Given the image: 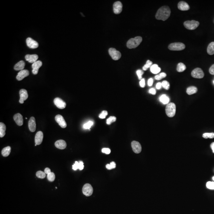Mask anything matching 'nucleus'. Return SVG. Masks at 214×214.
<instances>
[{"label":"nucleus","instance_id":"f257e3e1","mask_svg":"<svg viewBox=\"0 0 214 214\" xmlns=\"http://www.w3.org/2000/svg\"><path fill=\"white\" fill-rule=\"evenodd\" d=\"M170 10L168 6H163L161 7L156 13L155 17L158 20L165 21L170 15Z\"/></svg>","mask_w":214,"mask_h":214},{"label":"nucleus","instance_id":"f03ea898","mask_svg":"<svg viewBox=\"0 0 214 214\" xmlns=\"http://www.w3.org/2000/svg\"><path fill=\"white\" fill-rule=\"evenodd\" d=\"M142 41V39L140 36L135 37L134 38H132L128 41L126 46L129 49L135 48L140 45Z\"/></svg>","mask_w":214,"mask_h":214},{"label":"nucleus","instance_id":"7ed1b4c3","mask_svg":"<svg viewBox=\"0 0 214 214\" xmlns=\"http://www.w3.org/2000/svg\"><path fill=\"white\" fill-rule=\"evenodd\" d=\"M176 107L173 103H170L167 104L165 108L167 115L170 117H173L176 113Z\"/></svg>","mask_w":214,"mask_h":214},{"label":"nucleus","instance_id":"20e7f679","mask_svg":"<svg viewBox=\"0 0 214 214\" xmlns=\"http://www.w3.org/2000/svg\"><path fill=\"white\" fill-rule=\"evenodd\" d=\"M168 49L173 51H180L184 49L185 45L182 43H172L168 46Z\"/></svg>","mask_w":214,"mask_h":214},{"label":"nucleus","instance_id":"39448f33","mask_svg":"<svg viewBox=\"0 0 214 214\" xmlns=\"http://www.w3.org/2000/svg\"><path fill=\"white\" fill-rule=\"evenodd\" d=\"M183 25L185 28L192 30L197 28L199 25V23L195 20L187 21H185Z\"/></svg>","mask_w":214,"mask_h":214},{"label":"nucleus","instance_id":"423d86ee","mask_svg":"<svg viewBox=\"0 0 214 214\" xmlns=\"http://www.w3.org/2000/svg\"><path fill=\"white\" fill-rule=\"evenodd\" d=\"M109 53L110 56H111L112 59L114 60H119L121 57V54L120 52L117 51L116 49L114 48H110L109 50Z\"/></svg>","mask_w":214,"mask_h":214},{"label":"nucleus","instance_id":"0eeeda50","mask_svg":"<svg viewBox=\"0 0 214 214\" xmlns=\"http://www.w3.org/2000/svg\"><path fill=\"white\" fill-rule=\"evenodd\" d=\"M83 194L86 196H91L93 192V189L92 185L89 183H86L84 185L82 189Z\"/></svg>","mask_w":214,"mask_h":214},{"label":"nucleus","instance_id":"6e6552de","mask_svg":"<svg viewBox=\"0 0 214 214\" xmlns=\"http://www.w3.org/2000/svg\"><path fill=\"white\" fill-rule=\"evenodd\" d=\"M192 76L195 78H203L204 76L203 71L200 68H196L192 71L191 73Z\"/></svg>","mask_w":214,"mask_h":214},{"label":"nucleus","instance_id":"1a4fd4ad","mask_svg":"<svg viewBox=\"0 0 214 214\" xmlns=\"http://www.w3.org/2000/svg\"><path fill=\"white\" fill-rule=\"evenodd\" d=\"M131 146L134 152L136 153H139L142 151V146L139 142L133 141L132 142Z\"/></svg>","mask_w":214,"mask_h":214},{"label":"nucleus","instance_id":"9d476101","mask_svg":"<svg viewBox=\"0 0 214 214\" xmlns=\"http://www.w3.org/2000/svg\"><path fill=\"white\" fill-rule=\"evenodd\" d=\"M54 102L56 107L60 109H63L65 108L66 106L65 102L59 98H55L54 100Z\"/></svg>","mask_w":214,"mask_h":214},{"label":"nucleus","instance_id":"9b49d317","mask_svg":"<svg viewBox=\"0 0 214 214\" xmlns=\"http://www.w3.org/2000/svg\"><path fill=\"white\" fill-rule=\"evenodd\" d=\"M55 120L62 128L66 127L67 123L63 118V117L60 115H58L55 117Z\"/></svg>","mask_w":214,"mask_h":214},{"label":"nucleus","instance_id":"f8f14e48","mask_svg":"<svg viewBox=\"0 0 214 214\" xmlns=\"http://www.w3.org/2000/svg\"><path fill=\"white\" fill-rule=\"evenodd\" d=\"M26 43L28 47L31 49H35L38 48L39 46L38 43L30 37L27 38L26 39Z\"/></svg>","mask_w":214,"mask_h":214},{"label":"nucleus","instance_id":"ddd939ff","mask_svg":"<svg viewBox=\"0 0 214 214\" xmlns=\"http://www.w3.org/2000/svg\"><path fill=\"white\" fill-rule=\"evenodd\" d=\"M122 4L120 1H117L113 5V12L116 14H118L122 12Z\"/></svg>","mask_w":214,"mask_h":214},{"label":"nucleus","instance_id":"4468645a","mask_svg":"<svg viewBox=\"0 0 214 214\" xmlns=\"http://www.w3.org/2000/svg\"><path fill=\"white\" fill-rule=\"evenodd\" d=\"M19 95H20L19 103L20 104H23L24 101L28 99V92L24 89H22L19 91Z\"/></svg>","mask_w":214,"mask_h":214},{"label":"nucleus","instance_id":"2eb2a0df","mask_svg":"<svg viewBox=\"0 0 214 214\" xmlns=\"http://www.w3.org/2000/svg\"><path fill=\"white\" fill-rule=\"evenodd\" d=\"M30 74V72L28 70L24 69L19 71L16 76V79L18 81H21Z\"/></svg>","mask_w":214,"mask_h":214},{"label":"nucleus","instance_id":"dca6fc26","mask_svg":"<svg viewBox=\"0 0 214 214\" xmlns=\"http://www.w3.org/2000/svg\"><path fill=\"white\" fill-rule=\"evenodd\" d=\"M42 61H37L33 63L32 65V67L33 68L32 73L34 75H37L38 74L39 69L42 66Z\"/></svg>","mask_w":214,"mask_h":214},{"label":"nucleus","instance_id":"f3484780","mask_svg":"<svg viewBox=\"0 0 214 214\" xmlns=\"http://www.w3.org/2000/svg\"><path fill=\"white\" fill-rule=\"evenodd\" d=\"M29 128L31 132H34L36 128V124L35 117H32L30 119L28 122Z\"/></svg>","mask_w":214,"mask_h":214},{"label":"nucleus","instance_id":"a211bd4d","mask_svg":"<svg viewBox=\"0 0 214 214\" xmlns=\"http://www.w3.org/2000/svg\"><path fill=\"white\" fill-rule=\"evenodd\" d=\"M43 134L41 131H39L36 134L35 137V143L36 144L39 145L41 144L43 142Z\"/></svg>","mask_w":214,"mask_h":214},{"label":"nucleus","instance_id":"6ab92c4d","mask_svg":"<svg viewBox=\"0 0 214 214\" xmlns=\"http://www.w3.org/2000/svg\"><path fill=\"white\" fill-rule=\"evenodd\" d=\"M14 119L18 125L19 126L22 125L23 124V118L21 114L19 113L15 114L14 116Z\"/></svg>","mask_w":214,"mask_h":214},{"label":"nucleus","instance_id":"aec40b11","mask_svg":"<svg viewBox=\"0 0 214 214\" xmlns=\"http://www.w3.org/2000/svg\"><path fill=\"white\" fill-rule=\"evenodd\" d=\"M178 7L180 10L186 11L190 9V7L188 3L184 1H181L178 3Z\"/></svg>","mask_w":214,"mask_h":214},{"label":"nucleus","instance_id":"412c9836","mask_svg":"<svg viewBox=\"0 0 214 214\" xmlns=\"http://www.w3.org/2000/svg\"><path fill=\"white\" fill-rule=\"evenodd\" d=\"M25 59L29 62L31 63H34L37 61V60L38 59V56L37 54H28L25 56Z\"/></svg>","mask_w":214,"mask_h":214},{"label":"nucleus","instance_id":"4be33fe9","mask_svg":"<svg viewBox=\"0 0 214 214\" xmlns=\"http://www.w3.org/2000/svg\"><path fill=\"white\" fill-rule=\"evenodd\" d=\"M55 145L56 148L61 150L65 149L67 146L66 143L65 141L62 140L57 141L55 143Z\"/></svg>","mask_w":214,"mask_h":214},{"label":"nucleus","instance_id":"5701e85b","mask_svg":"<svg viewBox=\"0 0 214 214\" xmlns=\"http://www.w3.org/2000/svg\"><path fill=\"white\" fill-rule=\"evenodd\" d=\"M25 65V63L24 61H20L15 64L14 67V69L16 71L22 70Z\"/></svg>","mask_w":214,"mask_h":214},{"label":"nucleus","instance_id":"b1692460","mask_svg":"<svg viewBox=\"0 0 214 214\" xmlns=\"http://www.w3.org/2000/svg\"><path fill=\"white\" fill-rule=\"evenodd\" d=\"M11 150V148L10 146H7V147L4 148L2 149V152H1L2 156L4 157L8 156L10 154Z\"/></svg>","mask_w":214,"mask_h":214},{"label":"nucleus","instance_id":"393cba45","mask_svg":"<svg viewBox=\"0 0 214 214\" xmlns=\"http://www.w3.org/2000/svg\"><path fill=\"white\" fill-rule=\"evenodd\" d=\"M198 91V89L197 87L194 86H191L187 88L186 90V92L188 95H192L193 94H195Z\"/></svg>","mask_w":214,"mask_h":214},{"label":"nucleus","instance_id":"a878e982","mask_svg":"<svg viewBox=\"0 0 214 214\" xmlns=\"http://www.w3.org/2000/svg\"><path fill=\"white\" fill-rule=\"evenodd\" d=\"M151 72L153 74H157L161 71V68L157 64H153L150 67Z\"/></svg>","mask_w":214,"mask_h":214},{"label":"nucleus","instance_id":"bb28decb","mask_svg":"<svg viewBox=\"0 0 214 214\" xmlns=\"http://www.w3.org/2000/svg\"><path fill=\"white\" fill-rule=\"evenodd\" d=\"M207 52L209 55H212L214 54V42H211L208 45L207 48Z\"/></svg>","mask_w":214,"mask_h":214},{"label":"nucleus","instance_id":"cd10ccee","mask_svg":"<svg viewBox=\"0 0 214 214\" xmlns=\"http://www.w3.org/2000/svg\"><path fill=\"white\" fill-rule=\"evenodd\" d=\"M6 130V126L4 123L1 122L0 123V137L2 138L5 135V131Z\"/></svg>","mask_w":214,"mask_h":214},{"label":"nucleus","instance_id":"c85d7f7f","mask_svg":"<svg viewBox=\"0 0 214 214\" xmlns=\"http://www.w3.org/2000/svg\"><path fill=\"white\" fill-rule=\"evenodd\" d=\"M160 102H162L163 104H167L169 102V98L168 96L165 95L163 94L159 98Z\"/></svg>","mask_w":214,"mask_h":214},{"label":"nucleus","instance_id":"c756f323","mask_svg":"<svg viewBox=\"0 0 214 214\" xmlns=\"http://www.w3.org/2000/svg\"><path fill=\"white\" fill-rule=\"evenodd\" d=\"M186 66L183 63H179L178 64L177 71L179 72H182L186 69Z\"/></svg>","mask_w":214,"mask_h":214},{"label":"nucleus","instance_id":"7c9ffc66","mask_svg":"<svg viewBox=\"0 0 214 214\" xmlns=\"http://www.w3.org/2000/svg\"><path fill=\"white\" fill-rule=\"evenodd\" d=\"M204 138H214V133H205L203 135Z\"/></svg>","mask_w":214,"mask_h":214},{"label":"nucleus","instance_id":"2f4dec72","mask_svg":"<svg viewBox=\"0 0 214 214\" xmlns=\"http://www.w3.org/2000/svg\"><path fill=\"white\" fill-rule=\"evenodd\" d=\"M152 61H150V60H147V61H146V64L143 67V69L144 71L147 70L148 68L151 67L152 65Z\"/></svg>","mask_w":214,"mask_h":214},{"label":"nucleus","instance_id":"473e14b6","mask_svg":"<svg viewBox=\"0 0 214 214\" xmlns=\"http://www.w3.org/2000/svg\"><path fill=\"white\" fill-rule=\"evenodd\" d=\"M166 76V74H165V73H162L159 74V75H156L155 76V78L157 80H160L162 79V78H165Z\"/></svg>","mask_w":214,"mask_h":214},{"label":"nucleus","instance_id":"72a5a7b5","mask_svg":"<svg viewBox=\"0 0 214 214\" xmlns=\"http://www.w3.org/2000/svg\"><path fill=\"white\" fill-rule=\"evenodd\" d=\"M47 178L48 180L50 182H53L55 179V175L54 173L51 172L50 173L47 174Z\"/></svg>","mask_w":214,"mask_h":214},{"label":"nucleus","instance_id":"f704fd0d","mask_svg":"<svg viewBox=\"0 0 214 214\" xmlns=\"http://www.w3.org/2000/svg\"><path fill=\"white\" fill-rule=\"evenodd\" d=\"M94 122L92 121H89L86 123L84 124L83 128L85 129H90L91 127L93 125Z\"/></svg>","mask_w":214,"mask_h":214},{"label":"nucleus","instance_id":"c9c22d12","mask_svg":"<svg viewBox=\"0 0 214 214\" xmlns=\"http://www.w3.org/2000/svg\"><path fill=\"white\" fill-rule=\"evenodd\" d=\"M36 176L39 178H44L46 177V174L43 171H38L36 173Z\"/></svg>","mask_w":214,"mask_h":214},{"label":"nucleus","instance_id":"e433bc0d","mask_svg":"<svg viewBox=\"0 0 214 214\" xmlns=\"http://www.w3.org/2000/svg\"><path fill=\"white\" fill-rule=\"evenodd\" d=\"M116 120V118L115 117L111 116L107 119L106 123L108 125H109L112 122H115Z\"/></svg>","mask_w":214,"mask_h":214},{"label":"nucleus","instance_id":"4c0bfd02","mask_svg":"<svg viewBox=\"0 0 214 214\" xmlns=\"http://www.w3.org/2000/svg\"><path fill=\"white\" fill-rule=\"evenodd\" d=\"M162 86L163 88L166 90H168L170 88V84L168 82L166 81H164L161 83Z\"/></svg>","mask_w":214,"mask_h":214},{"label":"nucleus","instance_id":"58836bf2","mask_svg":"<svg viewBox=\"0 0 214 214\" xmlns=\"http://www.w3.org/2000/svg\"><path fill=\"white\" fill-rule=\"evenodd\" d=\"M106 168L108 170H111V169H113V168H115L116 167V164L115 162H111L110 164H107L106 165Z\"/></svg>","mask_w":214,"mask_h":214},{"label":"nucleus","instance_id":"ea45409f","mask_svg":"<svg viewBox=\"0 0 214 214\" xmlns=\"http://www.w3.org/2000/svg\"><path fill=\"white\" fill-rule=\"evenodd\" d=\"M206 186L210 190H214V182H208L206 183Z\"/></svg>","mask_w":214,"mask_h":214},{"label":"nucleus","instance_id":"a19ab883","mask_svg":"<svg viewBox=\"0 0 214 214\" xmlns=\"http://www.w3.org/2000/svg\"><path fill=\"white\" fill-rule=\"evenodd\" d=\"M107 114H108L107 111H103L101 113V114H100V115L99 116V118L102 119H105L106 117V116L107 115Z\"/></svg>","mask_w":214,"mask_h":214},{"label":"nucleus","instance_id":"79ce46f5","mask_svg":"<svg viewBox=\"0 0 214 214\" xmlns=\"http://www.w3.org/2000/svg\"><path fill=\"white\" fill-rule=\"evenodd\" d=\"M137 74L138 76L139 79L140 80L142 79V76L144 74V72L141 70H138L137 71Z\"/></svg>","mask_w":214,"mask_h":214},{"label":"nucleus","instance_id":"37998d69","mask_svg":"<svg viewBox=\"0 0 214 214\" xmlns=\"http://www.w3.org/2000/svg\"><path fill=\"white\" fill-rule=\"evenodd\" d=\"M102 153H105L106 154H110L111 153V150L108 148H104L102 150Z\"/></svg>","mask_w":214,"mask_h":214},{"label":"nucleus","instance_id":"c03bdc74","mask_svg":"<svg viewBox=\"0 0 214 214\" xmlns=\"http://www.w3.org/2000/svg\"><path fill=\"white\" fill-rule=\"evenodd\" d=\"M72 168L74 170H76L78 169V162L76 161L74 165H73Z\"/></svg>","mask_w":214,"mask_h":214},{"label":"nucleus","instance_id":"a18cd8bd","mask_svg":"<svg viewBox=\"0 0 214 214\" xmlns=\"http://www.w3.org/2000/svg\"><path fill=\"white\" fill-rule=\"evenodd\" d=\"M84 163L82 161H80L78 162V169H79L80 170H82L84 168Z\"/></svg>","mask_w":214,"mask_h":214},{"label":"nucleus","instance_id":"49530a36","mask_svg":"<svg viewBox=\"0 0 214 214\" xmlns=\"http://www.w3.org/2000/svg\"><path fill=\"white\" fill-rule=\"evenodd\" d=\"M140 85L142 88H144L145 86V81L144 78H142L140 82Z\"/></svg>","mask_w":214,"mask_h":214},{"label":"nucleus","instance_id":"de8ad7c7","mask_svg":"<svg viewBox=\"0 0 214 214\" xmlns=\"http://www.w3.org/2000/svg\"><path fill=\"white\" fill-rule=\"evenodd\" d=\"M209 73L211 74L214 75V64L211 67L209 70Z\"/></svg>","mask_w":214,"mask_h":214},{"label":"nucleus","instance_id":"09e8293b","mask_svg":"<svg viewBox=\"0 0 214 214\" xmlns=\"http://www.w3.org/2000/svg\"><path fill=\"white\" fill-rule=\"evenodd\" d=\"M149 92L150 93V94H152L153 95H155L156 94V91L153 88H152V89H150L149 91Z\"/></svg>","mask_w":214,"mask_h":214},{"label":"nucleus","instance_id":"8fccbe9b","mask_svg":"<svg viewBox=\"0 0 214 214\" xmlns=\"http://www.w3.org/2000/svg\"><path fill=\"white\" fill-rule=\"evenodd\" d=\"M153 79L152 78H150L148 81V85L151 87L153 85Z\"/></svg>","mask_w":214,"mask_h":214},{"label":"nucleus","instance_id":"3c124183","mask_svg":"<svg viewBox=\"0 0 214 214\" xmlns=\"http://www.w3.org/2000/svg\"><path fill=\"white\" fill-rule=\"evenodd\" d=\"M51 172L50 169V168H46L45 169V174H48L50 173Z\"/></svg>","mask_w":214,"mask_h":214},{"label":"nucleus","instance_id":"603ef678","mask_svg":"<svg viewBox=\"0 0 214 214\" xmlns=\"http://www.w3.org/2000/svg\"><path fill=\"white\" fill-rule=\"evenodd\" d=\"M162 87V84H161V83H157V85H156V87L157 89H161V87Z\"/></svg>","mask_w":214,"mask_h":214},{"label":"nucleus","instance_id":"864d4df0","mask_svg":"<svg viewBox=\"0 0 214 214\" xmlns=\"http://www.w3.org/2000/svg\"><path fill=\"white\" fill-rule=\"evenodd\" d=\"M211 148L213 151L214 150V142L211 143Z\"/></svg>","mask_w":214,"mask_h":214},{"label":"nucleus","instance_id":"5fc2aeb1","mask_svg":"<svg viewBox=\"0 0 214 214\" xmlns=\"http://www.w3.org/2000/svg\"><path fill=\"white\" fill-rule=\"evenodd\" d=\"M213 181H214V176H213Z\"/></svg>","mask_w":214,"mask_h":214},{"label":"nucleus","instance_id":"6e6d98bb","mask_svg":"<svg viewBox=\"0 0 214 214\" xmlns=\"http://www.w3.org/2000/svg\"><path fill=\"white\" fill-rule=\"evenodd\" d=\"M213 153H214V150H213Z\"/></svg>","mask_w":214,"mask_h":214},{"label":"nucleus","instance_id":"4d7b16f0","mask_svg":"<svg viewBox=\"0 0 214 214\" xmlns=\"http://www.w3.org/2000/svg\"><path fill=\"white\" fill-rule=\"evenodd\" d=\"M213 83H214V81H213Z\"/></svg>","mask_w":214,"mask_h":214}]
</instances>
